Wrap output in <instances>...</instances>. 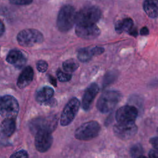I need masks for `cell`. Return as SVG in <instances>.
<instances>
[{
	"instance_id": "17",
	"label": "cell",
	"mask_w": 158,
	"mask_h": 158,
	"mask_svg": "<svg viewBox=\"0 0 158 158\" xmlns=\"http://www.w3.org/2000/svg\"><path fill=\"white\" fill-rule=\"evenodd\" d=\"M0 128L2 134L6 136H10L15 130V119L5 118L1 123Z\"/></svg>"
},
{
	"instance_id": "11",
	"label": "cell",
	"mask_w": 158,
	"mask_h": 158,
	"mask_svg": "<svg viewBox=\"0 0 158 158\" xmlns=\"http://www.w3.org/2000/svg\"><path fill=\"white\" fill-rule=\"evenodd\" d=\"M138 109L132 106H124L120 107L116 112L115 118L117 123L135 122L138 116Z\"/></svg>"
},
{
	"instance_id": "9",
	"label": "cell",
	"mask_w": 158,
	"mask_h": 158,
	"mask_svg": "<svg viewBox=\"0 0 158 158\" xmlns=\"http://www.w3.org/2000/svg\"><path fill=\"white\" fill-rule=\"evenodd\" d=\"M114 133L116 136L123 140L130 139L137 132L138 128L135 122L127 123H117L113 128Z\"/></svg>"
},
{
	"instance_id": "25",
	"label": "cell",
	"mask_w": 158,
	"mask_h": 158,
	"mask_svg": "<svg viewBox=\"0 0 158 158\" xmlns=\"http://www.w3.org/2000/svg\"><path fill=\"white\" fill-rule=\"evenodd\" d=\"M48 68V63L43 60H40L38 61V62L36 63V69L39 72L41 73L46 72Z\"/></svg>"
},
{
	"instance_id": "15",
	"label": "cell",
	"mask_w": 158,
	"mask_h": 158,
	"mask_svg": "<svg viewBox=\"0 0 158 158\" xmlns=\"http://www.w3.org/2000/svg\"><path fill=\"white\" fill-rule=\"evenodd\" d=\"M34 75V72L31 67H26L20 74L17 85L19 88H24L32 81Z\"/></svg>"
},
{
	"instance_id": "26",
	"label": "cell",
	"mask_w": 158,
	"mask_h": 158,
	"mask_svg": "<svg viewBox=\"0 0 158 158\" xmlns=\"http://www.w3.org/2000/svg\"><path fill=\"white\" fill-rule=\"evenodd\" d=\"M10 158H28V154L25 150H20L12 154Z\"/></svg>"
},
{
	"instance_id": "32",
	"label": "cell",
	"mask_w": 158,
	"mask_h": 158,
	"mask_svg": "<svg viewBox=\"0 0 158 158\" xmlns=\"http://www.w3.org/2000/svg\"><path fill=\"white\" fill-rule=\"evenodd\" d=\"M49 80L50 82L51 83V84H52L55 86H57L56 81V79L54 78H53L52 76H49Z\"/></svg>"
},
{
	"instance_id": "23",
	"label": "cell",
	"mask_w": 158,
	"mask_h": 158,
	"mask_svg": "<svg viewBox=\"0 0 158 158\" xmlns=\"http://www.w3.org/2000/svg\"><path fill=\"white\" fill-rule=\"evenodd\" d=\"M143 153V149L141 144H136L133 145L130 149V154L133 158H138L142 156Z\"/></svg>"
},
{
	"instance_id": "19",
	"label": "cell",
	"mask_w": 158,
	"mask_h": 158,
	"mask_svg": "<svg viewBox=\"0 0 158 158\" xmlns=\"http://www.w3.org/2000/svg\"><path fill=\"white\" fill-rule=\"evenodd\" d=\"M133 27V21L130 18H125L118 20L115 25V30L117 33H122L123 32H129Z\"/></svg>"
},
{
	"instance_id": "21",
	"label": "cell",
	"mask_w": 158,
	"mask_h": 158,
	"mask_svg": "<svg viewBox=\"0 0 158 158\" xmlns=\"http://www.w3.org/2000/svg\"><path fill=\"white\" fill-rule=\"evenodd\" d=\"M62 67L65 72L70 73L78 68L79 64L75 60L70 59L64 61L62 64Z\"/></svg>"
},
{
	"instance_id": "27",
	"label": "cell",
	"mask_w": 158,
	"mask_h": 158,
	"mask_svg": "<svg viewBox=\"0 0 158 158\" xmlns=\"http://www.w3.org/2000/svg\"><path fill=\"white\" fill-rule=\"evenodd\" d=\"M9 1L15 5H28L31 4L33 0H9Z\"/></svg>"
},
{
	"instance_id": "28",
	"label": "cell",
	"mask_w": 158,
	"mask_h": 158,
	"mask_svg": "<svg viewBox=\"0 0 158 158\" xmlns=\"http://www.w3.org/2000/svg\"><path fill=\"white\" fill-rule=\"evenodd\" d=\"M91 52H92L93 56L100 55L102 53H103L104 51V49L103 48L98 47V46L92 48H91Z\"/></svg>"
},
{
	"instance_id": "34",
	"label": "cell",
	"mask_w": 158,
	"mask_h": 158,
	"mask_svg": "<svg viewBox=\"0 0 158 158\" xmlns=\"http://www.w3.org/2000/svg\"><path fill=\"white\" fill-rule=\"evenodd\" d=\"M138 158H148V157H145V156H139V157H138Z\"/></svg>"
},
{
	"instance_id": "2",
	"label": "cell",
	"mask_w": 158,
	"mask_h": 158,
	"mask_svg": "<svg viewBox=\"0 0 158 158\" xmlns=\"http://www.w3.org/2000/svg\"><path fill=\"white\" fill-rule=\"evenodd\" d=\"M101 12L95 6H89L75 13V23L77 25H88L95 24L100 19Z\"/></svg>"
},
{
	"instance_id": "7",
	"label": "cell",
	"mask_w": 158,
	"mask_h": 158,
	"mask_svg": "<svg viewBox=\"0 0 158 158\" xmlns=\"http://www.w3.org/2000/svg\"><path fill=\"white\" fill-rule=\"evenodd\" d=\"M19 44L23 47H31L36 44L41 43L44 40L43 34L35 29H26L17 35Z\"/></svg>"
},
{
	"instance_id": "6",
	"label": "cell",
	"mask_w": 158,
	"mask_h": 158,
	"mask_svg": "<svg viewBox=\"0 0 158 158\" xmlns=\"http://www.w3.org/2000/svg\"><path fill=\"white\" fill-rule=\"evenodd\" d=\"M19 110L18 101L14 96L6 95L0 97V115L2 117L15 119Z\"/></svg>"
},
{
	"instance_id": "4",
	"label": "cell",
	"mask_w": 158,
	"mask_h": 158,
	"mask_svg": "<svg viewBox=\"0 0 158 158\" xmlns=\"http://www.w3.org/2000/svg\"><path fill=\"white\" fill-rule=\"evenodd\" d=\"M101 130V126L96 121H89L83 123L75 131L76 139L88 141L96 137Z\"/></svg>"
},
{
	"instance_id": "24",
	"label": "cell",
	"mask_w": 158,
	"mask_h": 158,
	"mask_svg": "<svg viewBox=\"0 0 158 158\" xmlns=\"http://www.w3.org/2000/svg\"><path fill=\"white\" fill-rule=\"evenodd\" d=\"M57 77L60 81L65 82L69 81L72 78V74L66 72H63L59 69L57 72Z\"/></svg>"
},
{
	"instance_id": "1",
	"label": "cell",
	"mask_w": 158,
	"mask_h": 158,
	"mask_svg": "<svg viewBox=\"0 0 158 158\" xmlns=\"http://www.w3.org/2000/svg\"><path fill=\"white\" fill-rule=\"evenodd\" d=\"M122 98L121 93L118 91L109 90L104 92L96 103V107L102 113L112 111Z\"/></svg>"
},
{
	"instance_id": "13",
	"label": "cell",
	"mask_w": 158,
	"mask_h": 158,
	"mask_svg": "<svg viewBox=\"0 0 158 158\" xmlns=\"http://www.w3.org/2000/svg\"><path fill=\"white\" fill-rule=\"evenodd\" d=\"M99 92V86L96 83H91L85 89L82 98V107L84 110H88L96 96Z\"/></svg>"
},
{
	"instance_id": "5",
	"label": "cell",
	"mask_w": 158,
	"mask_h": 158,
	"mask_svg": "<svg viewBox=\"0 0 158 158\" xmlns=\"http://www.w3.org/2000/svg\"><path fill=\"white\" fill-rule=\"evenodd\" d=\"M58 118L56 115L46 117H38L31 121L30 129L35 134L39 131H46L52 133L57 127Z\"/></svg>"
},
{
	"instance_id": "18",
	"label": "cell",
	"mask_w": 158,
	"mask_h": 158,
	"mask_svg": "<svg viewBox=\"0 0 158 158\" xmlns=\"http://www.w3.org/2000/svg\"><path fill=\"white\" fill-rule=\"evenodd\" d=\"M143 9L149 17H157L158 14L157 0H144L143 2Z\"/></svg>"
},
{
	"instance_id": "29",
	"label": "cell",
	"mask_w": 158,
	"mask_h": 158,
	"mask_svg": "<svg viewBox=\"0 0 158 158\" xmlns=\"http://www.w3.org/2000/svg\"><path fill=\"white\" fill-rule=\"evenodd\" d=\"M150 143L152 145V146L157 149V146H158V141H157V137H154L150 139Z\"/></svg>"
},
{
	"instance_id": "20",
	"label": "cell",
	"mask_w": 158,
	"mask_h": 158,
	"mask_svg": "<svg viewBox=\"0 0 158 158\" xmlns=\"http://www.w3.org/2000/svg\"><path fill=\"white\" fill-rule=\"evenodd\" d=\"M91 48H84L78 50L77 57L80 61L82 62H86L89 61L93 57Z\"/></svg>"
},
{
	"instance_id": "12",
	"label": "cell",
	"mask_w": 158,
	"mask_h": 158,
	"mask_svg": "<svg viewBox=\"0 0 158 158\" xmlns=\"http://www.w3.org/2000/svg\"><path fill=\"white\" fill-rule=\"evenodd\" d=\"M77 35L85 40H94L101 33L100 29L95 25H77L75 28Z\"/></svg>"
},
{
	"instance_id": "33",
	"label": "cell",
	"mask_w": 158,
	"mask_h": 158,
	"mask_svg": "<svg viewBox=\"0 0 158 158\" xmlns=\"http://www.w3.org/2000/svg\"><path fill=\"white\" fill-rule=\"evenodd\" d=\"M4 31V26L2 22H1V20H0V36L3 34Z\"/></svg>"
},
{
	"instance_id": "14",
	"label": "cell",
	"mask_w": 158,
	"mask_h": 158,
	"mask_svg": "<svg viewBox=\"0 0 158 158\" xmlns=\"http://www.w3.org/2000/svg\"><path fill=\"white\" fill-rule=\"evenodd\" d=\"M6 60L8 63L14 65L15 67L20 69L26 63V58L22 52L19 50H11L7 54Z\"/></svg>"
},
{
	"instance_id": "22",
	"label": "cell",
	"mask_w": 158,
	"mask_h": 158,
	"mask_svg": "<svg viewBox=\"0 0 158 158\" xmlns=\"http://www.w3.org/2000/svg\"><path fill=\"white\" fill-rule=\"evenodd\" d=\"M117 73L115 72L112 71L107 72L103 79V86L106 87V86L112 83L117 78Z\"/></svg>"
},
{
	"instance_id": "8",
	"label": "cell",
	"mask_w": 158,
	"mask_h": 158,
	"mask_svg": "<svg viewBox=\"0 0 158 158\" xmlns=\"http://www.w3.org/2000/svg\"><path fill=\"white\" fill-rule=\"evenodd\" d=\"M80 106V102L76 98H72L67 103L60 118V123L62 126H67L73 121L78 113Z\"/></svg>"
},
{
	"instance_id": "31",
	"label": "cell",
	"mask_w": 158,
	"mask_h": 158,
	"mask_svg": "<svg viewBox=\"0 0 158 158\" xmlns=\"http://www.w3.org/2000/svg\"><path fill=\"white\" fill-rule=\"evenodd\" d=\"M140 34L141 35H147L149 34V30L147 27H144L140 30Z\"/></svg>"
},
{
	"instance_id": "10",
	"label": "cell",
	"mask_w": 158,
	"mask_h": 158,
	"mask_svg": "<svg viewBox=\"0 0 158 158\" xmlns=\"http://www.w3.org/2000/svg\"><path fill=\"white\" fill-rule=\"evenodd\" d=\"M35 135V145L37 151L40 152H44L48 151L53 141L51 133L46 131H39Z\"/></svg>"
},
{
	"instance_id": "30",
	"label": "cell",
	"mask_w": 158,
	"mask_h": 158,
	"mask_svg": "<svg viewBox=\"0 0 158 158\" xmlns=\"http://www.w3.org/2000/svg\"><path fill=\"white\" fill-rule=\"evenodd\" d=\"M148 158H157V152L156 150L151 149L149 152Z\"/></svg>"
},
{
	"instance_id": "3",
	"label": "cell",
	"mask_w": 158,
	"mask_h": 158,
	"mask_svg": "<svg viewBox=\"0 0 158 158\" xmlns=\"http://www.w3.org/2000/svg\"><path fill=\"white\" fill-rule=\"evenodd\" d=\"M75 12L74 7L71 5H65L59 10L57 25L58 29L62 32L70 30L75 23Z\"/></svg>"
},
{
	"instance_id": "16",
	"label": "cell",
	"mask_w": 158,
	"mask_h": 158,
	"mask_svg": "<svg viewBox=\"0 0 158 158\" xmlns=\"http://www.w3.org/2000/svg\"><path fill=\"white\" fill-rule=\"evenodd\" d=\"M54 94V89L49 86H43L37 91L35 94L36 101L40 104H44L51 99Z\"/></svg>"
}]
</instances>
